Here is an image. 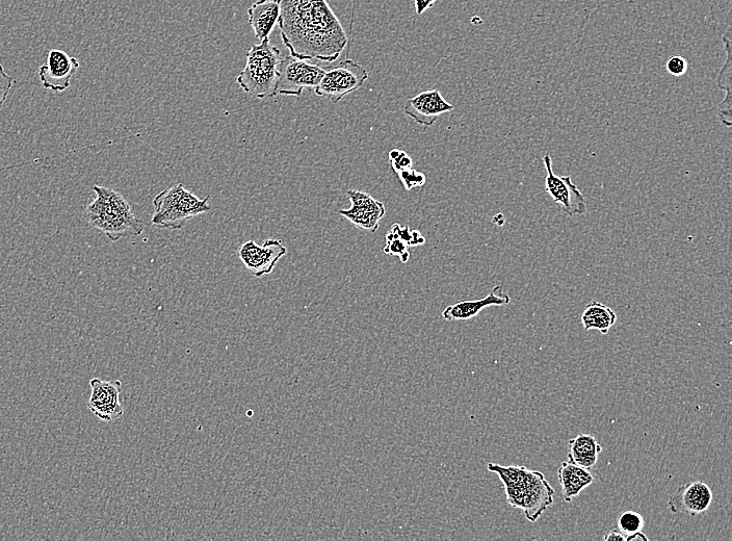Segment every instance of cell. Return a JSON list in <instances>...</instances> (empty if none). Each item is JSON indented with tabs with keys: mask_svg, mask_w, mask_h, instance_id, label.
I'll return each mask as SVG.
<instances>
[{
	"mask_svg": "<svg viewBox=\"0 0 732 541\" xmlns=\"http://www.w3.org/2000/svg\"><path fill=\"white\" fill-rule=\"evenodd\" d=\"M392 170L401 171L412 167V159L409 154L401 149H391L388 153Z\"/></svg>",
	"mask_w": 732,
	"mask_h": 541,
	"instance_id": "25",
	"label": "cell"
},
{
	"mask_svg": "<svg viewBox=\"0 0 732 541\" xmlns=\"http://www.w3.org/2000/svg\"><path fill=\"white\" fill-rule=\"evenodd\" d=\"M713 502L711 487L701 481H693L677 489L670 498L668 506L673 513L687 514L690 517L708 511Z\"/></svg>",
	"mask_w": 732,
	"mask_h": 541,
	"instance_id": "14",
	"label": "cell"
},
{
	"mask_svg": "<svg viewBox=\"0 0 732 541\" xmlns=\"http://www.w3.org/2000/svg\"><path fill=\"white\" fill-rule=\"evenodd\" d=\"M90 385L92 393L88 407L92 414L106 423L120 419L124 414V407L120 401L121 381L94 378L90 381Z\"/></svg>",
	"mask_w": 732,
	"mask_h": 541,
	"instance_id": "10",
	"label": "cell"
},
{
	"mask_svg": "<svg viewBox=\"0 0 732 541\" xmlns=\"http://www.w3.org/2000/svg\"><path fill=\"white\" fill-rule=\"evenodd\" d=\"M390 230L407 243L409 247L422 246L426 243V239L422 236L420 231H412L408 225L402 226L400 224H394Z\"/></svg>",
	"mask_w": 732,
	"mask_h": 541,
	"instance_id": "24",
	"label": "cell"
},
{
	"mask_svg": "<svg viewBox=\"0 0 732 541\" xmlns=\"http://www.w3.org/2000/svg\"><path fill=\"white\" fill-rule=\"evenodd\" d=\"M603 447L590 434H579L569 441L568 461L591 470L596 466Z\"/></svg>",
	"mask_w": 732,
	"mask_h": 541,
	"instance_id": "18",
	"label": "cell"
},
{
	"mask_svg": "<svg viewBox=\"0 0 732 541\" xmlns=\"http://www.w3.org/2000/svg\"><path fill=\"white\" fill-rule=\"evenodd\" d=\"M667 71L673 76H683L688 71V62L682 56L669 58L666 63Z\"/></svg>",
	"mask_w": 732,
	"mask_h": 541,
	"instance_id": "27",
	"label": "cell"
},
{
	"mask_svg": "<svg viewBox=\"0 0 732 541\" xmlns=\"http://www.w3.org/2000/svg\"><path fill=\"white\" fill-rule=\"evenodd\" d=\"M279 7L280 35L291 56L328 63L341 57L348 36L327 0H279Z\"/></svg>",
	"mask_w": 732,
	"mask_h": 541,
	"instance_id": "1",
	"label": "cell"
},
{
	"mask_svg": "<svg viewBox=\"0 0 732 541\" xmlns=\"http://www.w3.org/2000/svg\"><path fill=\"white\" fill-rule=\"evenodd\" d=\"M93 190L97 197L86 210V218L93 228L101 231L112 242L142 234V221L120 193L98 185Z\"/></svg>",
	"mask_w": 732,
	"mask_h": 541,
	"instance_id": "3",
	"label": "cell"
},
{
	"mask_svg": "<svg viewBox=\"0 0 732 541\" xmlns=\"http://www.w3.org/2000/svg\"><path fill=\"white\" fill-rule=\"evenodd\" d=\"M325 72L319 65L287 56L280 62L275 94L300 97L305 89L315 90Z\"/></svg>",
	"mask_w": 732,
	"mask_h": 541,
	"instance_id": "7",
	"label": "cell"
},
{
	"mask_svg": "<svg viewBox=\"0 0 732 541\" xmlns=\"http://www.w3.org/2000/svg\"><path fill=\"white\" fill-rule=\"evenodd\" d=\"M396 174L407 192H410L415 188L424 187L427 183V177L425 173L418 172L412 167L397 171Z\"/></svg>",
	"mask_w": 732,
	"mask_h": 541,
	"instance_id": "23",
	"label": "cell"
},
{
	"mask_svg": "<svg viewBox=\"0 0 732 541\" xmlns=\"http://www.w3.org/2000/svg\"><path fill=\"white\" fill-rule=\"evenodd\" d=\"M208 200L209 196L200 199L177 184L154 198L152 224L163 229H181L187 221L211 211Z\"/></svg>",
	"mask_w": 732,
	"mask_h": 541,
	"instance_id": "5",
	"label": "cell"
},
{
	"mask_svg": "<svg viewBox=\"0 0 732 541\" xmlns=\"http://www.w3.org/2000/svg\"><path fill=\"white\" fill-rule=\"evenodd\" d=\"M511 303V298L504 293L503 287L496 286L484 298L477 300H465L448 306L442 312L444 320L467 321L476 318L485 308L489 306H506Z\"/></svg>",
	"mask_w": 732,
	"mask_h": 541,
	"instance_id": "15",
	"label": "cell"
},
{
	"mask_svg": "<svg viewBox=\"0 0 732 541\" xmlns=\"http://www.w3.org/2000/svg\"><path fill=\"white\" fill-rule=\"evenodd\" d=\"M488 470L499 475L506 489L508 503L524 510L530 522H537L543 512L554 504L555 489L541 472L494 463H489Z\"/></svg>",
	"mask_w": 732,
	"mask_h": 541,
	"instance_id": "2",
	"label": "cell"
},
{
	"mask_svg": "<svg viewBox=\"0 0 732 541\" xmlns=\"http://www.w3.org/2000/svg\"><path fill=\"white\" fill-rule=\"evenodd\" d=\"M644 527V519L642 515L633 510H627L620 514L618 519V529L625 535L626 540L641 532Z\"/></svg>",
	"mask_w": 732,
	"mask_h": 541,
	"instance_id": "21",
	"label": "cell"
},
{
	"mask_svg": "<svg viewBox=\"0 0 732 541\" xmlns=\"http://www.w3.org/2000/svg\"><path fill=\"white\" fill-rule=\"evenodd\" d=\"M286 253V247L279 240H268L263 246L248 241L239 248L241 262L255 277L271 274Z\"/></svg>",
	"mask_w": 732,
	"mask_h": 541,
	"instance_id": "11",
	"label": "cell"
},
{
	"mask_svg": "<svg viewBox=\"0 0 732 541\" xmlns=\"http://www.w3.org/2000/svg\"><path fill=\"white\" fill-rule=\"evenodd\" d=\"M454 110L455 107L438 90H429L409 98L404 114L418 125L430 127L441 115Z\"/></svg>",
	"mask_w": 732,
	"mask_h": 541,
	"instance_id": "13",
	"label": "cell"
},
{
	"mask_svg": "<svg viewBox=\"0 0 732 541\" xmlns=\"http://www.w3.org/2000/svg\"><path fill=\"white\" fill-rule=\"evenodd\" d=\"M369 72L354 60H345L325 72L318 87L313 90L334 103L357 91L368 81Z\"/></svg>",
	"mask_w": 732,
	"mask_h": 541,
	"instance_id": "6",
	"label": "cell"
},
{
	"mask_svg": "<svg viewBox=\"0 0 732 541\" xmlns=\"http://www.w3.org/2000/svg\"><path fill=\"white\" fill-rule=\"evenodd\" d=\"M722 41H723L724 48L726 51V61L719 72L718 79H717V86L726 93V96L719 105L718 117H719L721 124L723 126L729 128L732 123L731 122L732 103H731V29L730 28L727 30V32L722 37Z\"/></svg>",
	"mask_w": 732,
	"mask_h": 541,
	"instance_id": "19",
	"label": "cell"
},
{
	"mask_svg": "<svg viewBox=\"0 0 732 541\" xmlns=\"http://www.w3.org/2000/svg\"><path fill=\"white\" fill-rule=\"evenodd\" d=\"M543 164L546 170L545 192L569 217L583 216L587 213V202L571 176H559L554 172L551 154H545Z\"/></svg>",
	"mask_w": 732,
	"mask_h": 541,
	"instance_id": "8",
	"label": "cell"
},
{
	"mask_svg": "<svg viewBox=\"0 0 732 541\" xmlns=\"http://www.w3.org/2000/svg\"><path fill=\"white\" fill-rule=\"evenodd\" d=\"M438 0H414V7L417 15H422L431 9Z\"/></svg>",
	"mask_w": 732,
	"mask_h": 541,
	"instance_id": "28",
	"label": "cell"
},
{
	"mask_svg": "<svg viewBox=\"0 0 732 541\" xmlns=\"http://www.w3.org/2000/svg\"><path fill=\"white\" fill-rule=\"evenodd\" d=\"M605 540H626L625 535L619 529H613L604 537Z\"/></svg>",
	"mask_w": 732,
	"mask_h": 541,
	"instance_id": "29",
	"label": "cell"
},
{
	"mask_svg": "<svg viewBox=\"0 0 732 541\" xmlns=\"http://www.w3.org/2000/svg\"><path fill=\"white\" fill-rule=\"evenodd\" d=\"M15 83L16 80L14 77L9 75L4 66L0 64V111L3 110L9 93Z\"/></svg>",
	"mask_w": 732,
	"mask_h": 541,
	"instance_id": "26",
	"label": "cell"
},
{
	"mask_svg": "<svg viewBox=\"0 0 732 541\" xmlns=\"http://www.w3.org/2000/svg\"><path fill=\"white\" fill-rule=\"evenodd\" d=\"M347 195L352 203L351 208L338 211V214L345 217L356 227L375 234L386 214L384 203L376 200L368 193L356 190H349Z\"/></svg>",
	"mask_w": 732,
	"mask_h": 541,
	"instance_id": "12",
	"label": "cell"
},
{
	"mask_svg": "<svg viewBox=\"0 0 732 541\" xmlns=\"http://www.w3.org/2000/svg\"><path fill=\"white\" fill-rule=\"evenodd\" d=\"M636 540L647 541L648 537L641 531V532H638L637 534L633 535L632 537H630L629 540H627V541H636Z\"/></svg>",
	"mask_w": 732,
	"mask_h": 541,
	"instance_id": "30",
	"label": "cell"
},
{
	"mask_svg": "<svg viewBox=\"0 0 732 541\" xmlns=\"http://www.w3.org/2000/svg\"><path fill=\"white\" fill-rule=\"evenodd\" d=\"M281 60V51L271 44L270 38L251 46L237 80L239 86L258 99L275 97Z\"/></svg>",
	"mask_w": 732,
	"mask_h": 541,
	"instance_id": "4",
	"label": "cell"
},
{
	"mask_svg": "<svg viewBox=\"0 0 732 541\" xmlns=\"http://www.w3.org/2000/svg\"><path fill=\"white\" fill-rule=\"evenodd\" d=\"M409 248L408 244L396 234L392 233L391 230L388 231L386 234V246L384 248L385 254L396 256L400 259L401 263L407 264L411 257Z\"/></svg>",
	"mask_w": 732,
	"mask_h": 541,
	"instance_id": "22",
	"label": "cell"
},
{
	"mask_svg": "<svg viewBox=\"0 0 732 541\" xmlns=\"http://www.w3.org/2000/svg\"><path fill=\"white\" fill-rule=\"evenodd\" d=\"M617 321V316L609 306L592 301L582 315V324L586 330H598L601 334H608Z\"/></svg>",
	"mask_w": 732,
	"mask_h": 541,
	"instance_id": "20",
	"label": "cell"
},
{
	"mask_svg": "<svg viewBox=\"0 0 732 541\" xmlns=\"http://www.w3.org/2000/svg\"><path fill=\"white\" fill-rule=\"evenodd\" d=\"M280 13L279 0H257L248 10L249 24L260 42L270 38Z\"/></svg>",
	"mask_w": 732,
	"mask_h": 541,
	"instance_id": "16",
	"label": "cell"
},
{
	"mask_svg": "<svg viewBox=\"0 0 732 541\" xmlns=\"http://www.w3.org/2000/svg\"><path fill=\"white\" fill-rule=\"evenodd\" d=\"M80 69V62L60 49H50L46 63L39 67L42 86L55 93H62L70 87L71 79Z\"/></svg>",
	"mask_w": 732,
	"mask_h": 541,
	"instance_id": "9",
	"label": "cell"
},
{
	"mask_svg": "<svg viewBox=\"0 0 732 541\" xmlns=\"http://www.w3.org/2000/svg\"><path fill=\"white\" fill-rule=\"evenodd\" d=\"M558 477L562 486L564 501L567 503L578 497L585 488L594 482V477L589 470L574 465L570 461L562 463L558 470Z\"/></svg>",
	"mask_w": 732,
	"mask_h": 541,
	"instance_id": "17",
	"label": "cell"
}]
</instances>
